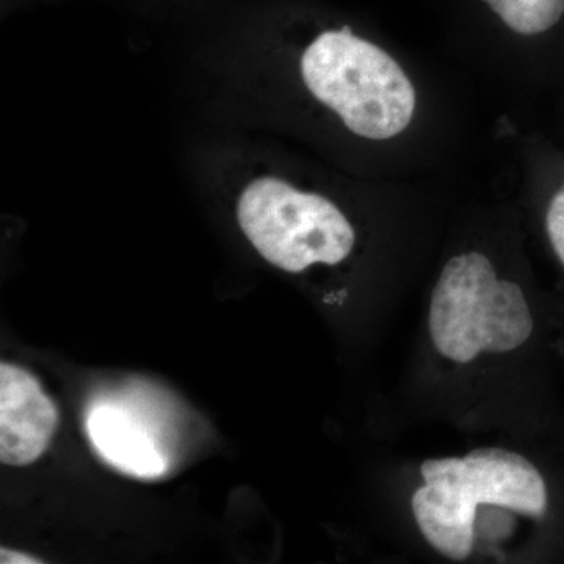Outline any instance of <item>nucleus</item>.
Instances as JSON below:
<instances>
[{
    "mask_svg": "<svg viewBox=\"0 0 564 564\" xmlns=\"http://www.w3.org/2000/svg\"><path fill=\"white\" fill-rule=\"evenodd\" d=\"M423 486L411 507L419 529L440 554L463 562L473 552L478 505L543 518L547 489L524 456L503 448H480L464 458L429 459L422 464Z\"/></svg>",
    "mask_w": 564,
    "mask_h": 564,
    "instance_id": "f257e3e1",
    "label": "nucleus"
},
{
    "mask_svg": "<svg viewBox=\"0 0 564 564\" xmlns=\"http://www.w3.org/2000/svg\"><path fill=\"white\" fill-rule=\"evenodd\" d=\"M545 226H547L552 248L564 265V187L552 198L547 217H545Z\"/></svg>",
    "mask_w": 564,
    "mask_h": 564,
    "instance_id": "0eeeda50",
    "label": "nucleus"
},
{
    "mask_svg": "<svg viewBox=\"0 0 564 564\" xmlns=\"http://www.w3.org/2000/svg\"><path fill=\"white\" fill-rule=\"evenodd\" d=\"M516 33L536 35L562 20L564 0H484Z\"/></svg>",
    "mask_w": 564,
    "mask_h": 564,
    "instance_id": "423d86ee",
    "label": "nucleus"
},
{
    "mask_svg": "<svg viewBox=\"0 0 564 564\" xmlns=\"http://www.w3.org/2000/svg\"><path fill=\"white\" fill-rule=\"evenodd\" d=\"M58 410L40 381L14 364H0V462L35 463L57 432Z\"/></svg>",
    "mask_w": 564,
    "mask_h": 564,
    "instance_id": "20e7f679",
    "label": "nucleus"
},
{
    "mask_svg": "<svg viewBox=\"0 0 564 564\" xmlns=\"http://www.w3.org/2000/svg\"><path fill=\"white\" fill-rule=\"evenodd\" d=\"M434 348L466 364L480 352H508L533 333V317L518 284L497 280L491 261L473 251L444 267L430 304Z\"/></svg>",
    "mask_w": 564,
    "mask_h": 564,
    "instance_id": "f03ea898",
    "label": "nucleus"
},
{
    "mask_svg": "<svg viewBox=\"0 0 564 564\" xmlns=\"http://www.w3.org/2000/svg\"><path fill=\"white\" fill-rule=\"evenodd\" d=\"M85 426L93 448L120 473L137 478H158L165 474L166 459L154 437L120 404H93Z\"/></svg>",
    "mask_w": 564,
    "mask_h": 564,
    "instance_id": "39448f33",
    "label": "nucleus"
},
{
    "mask_svg": "<svg viewBox=\"0 0 564 564\" xmlns=\"http://www.w3.org/2000/svg\"><path fill=\"white\" fill-rule=\"evenodd\" d=\"M237 218L262 258L289 273L314 263L336 265L355 247L350 221L329 199L276 177H261L245 188Z\"/></svg>",
    "mask_w": 564,
    "mask_h": 564,
    "instance_id": "7ed1b4c3",
    "label": "nucleus"
},
{
    "mask_svg": "<svg viewBox=\"0 0 564 564\" xmlns=\"http://www.w3.org/2000/svg\"><path fill=\"white\" fill-rule=\"evenodd\" d=\"M0 562L3 564L11 563H43L41 560H35L31 555L18 554V552L9 551V549L2 547L0 551Z\"/></svg>",
    "mask_w": 564,
    "mask_h": 564,
    "instance_id": "6e6552de",
    "label": "nucleus"
}]
</instances>
